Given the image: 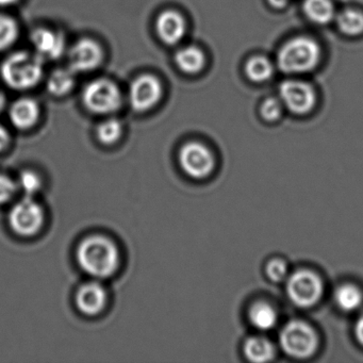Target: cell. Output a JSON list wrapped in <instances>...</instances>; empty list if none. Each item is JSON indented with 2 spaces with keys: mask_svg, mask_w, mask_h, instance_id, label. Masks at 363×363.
Instances as JSON below:
<instances>
[{
  "mask_svg": "<svg viewBox=\"0 0 363 363\" xmlns=\"http://www.w3.org/2000/svg\"><path fill=\"white\" fill-rule=\"evenodd\" d=\"M77 260L82 269L94 278L113 275L120 263L118 246L101 235L86 238L77 248Z\"/></svg>",
  "mask_w": 363,
  "mask_h": 363,
  "instance_id": "6da1fadb",
  "label": "cell"
},
{
  "mask_svg": "<svg viewBox=\"0 0 363 363\" xmlns=\"http://www.w3.org/2000/svg\"><path fill=\"white\" fill-rule=\"evenodd\" d=\"M0 75L10 88L28 90L37 86L43 76V58L38 54L14 52L4 61Z\"/></svg>",
  "mask_w": 363,
  "mask_h": 363,
  "instance_id": "7a4b0ae2",
  "label": "cell"
},
{
  "mask_svg": "<svg viewBox=\"0 0 363 363\" xmlns=\"http://www.w3.org/2000/svg\"><path fill=\"white\" fill-rule=\"evenodd\" d=\"M320 59L318 44L309 38L290 40L278 52V67L284 73L298 74L311 71Z\"/></svg>",
  "mask_w": 363,
  "mask_h": 363,
  "instance_id": "3957f363",
  "label": "cell"
},
{
  "mask_svg": "<svg viewBox=\"0 0 363 363\" xmlns=\"http://www.w3.org/2000/svg\"><path fill=\"white\" fill-rule=\"evenodd\" d=\"M282 350L295 358H308L315 352L318 345V335L307 323L292 320L280 333Z\"/></svg>",
  "mask_w": 363,
  "mask_h": 363,
  "instance_id": "277c9868",
  "label": "cell"
},
{
  "mask_svg": "<svg viewBox=\"0 0 363 363\" xmlns=\"http://www.w3.org/2000/svg\"><path fill=\"white\" fill-rule=\"evenodd\" d=\"M84 106L91 112L108 114L116 111L122 103L120 89L107 79H96L89 84L82 93Z\"/></svg>",
  "mask_w": 363,
  "mask_h": 363,
  "instance_id": "5b68a950",
  "label": "cell"
},
{
  "mask_svg": "<svg viewBox=\"0 0 363 363\" xmlns=\"http://www.w3.org/2000/svg\"><path fill=\"white\" fill-rule=\"evenodd\" d=\"M286 292L295 305L311 307L322 297V280L309 269H299L288 278Z\"/></svg>",
  "mask_w": 363,
  "mask_h": 363,
  "instance_id": "8992f818",
  "label": "cell"
},
{
  "mask_svg": "<svg viewBox=\"0 0 363 363\" xmlns=\"http://www.w3.org/2000/svg\"><path fill=\"white\" fill-rule=\"evenodd\" d=\"M44 210L42 206L33 199L26 196L12 208L9 214V223L14 233L23 237L35 235L43 226Z\"/></svg>",
  "mask_w": 363,
  "mask_h": 363,
  "instance_id": "52a82bcc",
  "label": "cell"
},
{
  "mask_svg": "<svg viewBox=\"0 0 363 363\" xmlns=\"http://www.w3.org/2000/svg\"><path fill=\"white\" fill-rule=\"evenodd\" d=\"M179 163L186 175L201 179L212 173L216 161L207 146L199 142H190L180 150Z\"/></svg>",
  "mask_w": 363,
  "mask_h": 363,
  "instance_id": "ba28073f",
  "label": "cell"
},
{
  "mask_svg": "<svg viewBox=\"0 0 363 363\" xmlns=\"http://www.w3.org/2000/svg\"><path fill=\"white\" fill-rule=\"evenodd\" d=\"M282 103L292 113L306 114L315 104V94L310 84L299 80H286L280 84Z\"/></svg>",
  "mask_w": 363,
  "mask_h": 363,
  "instance_id": "9c48e42d",
  "label": "cell"
},
{
  "mask_svg": "<svg viewBox=\"0 0 363 363\" xmlns=\"http://www.w3.org/2000/svg\"><path fill=\"white\" fill-rule=\"evenodd\" d=\"M162 94L160 82L155 76H140L131 84L129 101L135 111L143 112L154 107Z\"/></svg>",
  "mask_w": 363,
  "mask_h": 363,
  "instance_id": "30bf717a",
  "label": "cell"
},
{
  "mask_svg": "<svg viewBox=\"0 0 363 363\" xmlns=\"http://www.w3.org/2000/svg\"><path fill=\"white\" fill-rule=\"evenodd\" d=\"M103 60L101 46L91 39L79 40L69 52V69L74 73L93 71Z\"/></svg>",
  "mask_w": 363,
  "mask_h": 363,
  "instance_id": "8fae6325",
  "label": "cell"
},
{
  "mask_svg": "<svg viewBox=\"0 0 363 363\" xmlns=\"http://www.w3.org/2000/svg\"><path fill=\"white\" fill-rule=\"evenodd\" d=\"M107 291L99 281L82 284L76 294V303L80 311L88 315H95L103 311L107 305Z\"/></svg>",
  "mask_w": 363,
  "mask_h": 363,
  "instance_id": "7c38bea8",
  "label": "cell"
},
{
  "mask_svg": "<svg viewBox=\"0 0 363 363\" xmlns=\"http://www.w3.org/2000/svg\"><path fill=\"white\" fill-rule=\"evenodd\" d=\"M31 43L35 46V52L42 58H60L65 52V42L62 35L48 29L40 28L31 35Z\"/></svg>",
  "mask_w": 363,
  "mask_h": 363,
  "instance_id": "4fadbf2b",
  "label": "cell"
},
{
  "mask_svg": "<svg viewBox=\"0 0 363 363\" xmlns=\"http://www.w3.org/2000/svg\"><path fill=\"white\" fill-rule=\"evenodd\" d=\"M156 28L161 41L169 44V45H174L184 37V31H186V23L178 12L169 10V11L162 12L159 16Z\"/></svg>",
  "mask_w": 363,
  "mask_h": 363,
  "instance_id": "5bb4252c",
  "label": "cell"
},
{
  "mask_svg": "<svg viewBox=\"0 0 363 363\" xmlns=\"http://www.w3.org/2000/svg\"><path fill=\"white\" fill-rule=\"evenodd\" d=\"M40 109L33 99H21L10 108L12 124L18 129H28L39 120Z\"/></svg>",
  "mask_w": 363,
  "mask_h": 363,
  "instance_id": "9a60e30c",
  "label": "cell"
},
{
  "mask_svg": "<svg viewBox=\"0 0 363 363\" xmlns=\"http://www.w3.org/2000/svg\"><path fill=\"white\" fill-rule=\"evenodd\" d=\"M244 354L252 362H269L275 358L276 350L274 344L265 337H252L244 344Z\"/></svg>",
  "mask_w": 363,
  "mask_h": 363,
  "instance_id": "2e32d148",
  "label": "cell"
},
{
  "mask_svg": "<svg viewBox=\"0 0 363 363\" xmlns=\"http://www.w3.org/2000/svg\"><path fill=\"white\" fill-rule=\"evenodd\" d=\"M176 65L186 74H196L205 65V56L196 46H186L178 50L175 56Z\"/></svg>",
  "mask_w": 363,
  "mask_h": 363,
  "instance_id": "e0dca14e",
  "label": "cell"
},
{
  "mask_svg": "<svg viewBox=\"0 0 363 363\" xmlns=\"http://www.w3.org/2000/svg\"><path fill=\"white\" fill-rule=\"evenodd\" d=\"M248 316H250V323L260 330H269L277 323V312L274 309L273 306L265 301H258L252 305Z\"/></svg>",
  "mask_w": 363,
  "mask_h": 363,
  "instance_id": "ac0fdd59",
  "label": "cell"
},
{
  "mask_svg": "<svg viewBox=\"0 0 363 363\" xmlns=\"http://www.w3.org/2000/svg\"><path fill=\"white\" fill-rule=\"evenodd\" d=\"M303 11L316 24H327L335 16V6L331 0H305Z\"/></svg>",
  "mask_w": 363,
  "mask_h": 363,
  "instance_id": "d6986e66",
  "label": "cell"
},
{
  "mask_svg": "<svg viewBox=\"0 0 363 363\" xmlns=\"http://www.w3.org/2000/svg\"><path fill=\"white\" fill-rule=\"evenodd\" d=\"M335 301L343 311H354L362 305L363 294L354 284H343L335 290Z\"/></svg>",
  "mask_w": 363,
  "mask_h": 363,
  "instance_id": "ffe728a7",
  "label": "cell"
},
{
  "mask_svg": "<svg viewBox=\"0 0 363 363\" xmlns=\"http://www.w3.org/2000/svg\"><path fill=\"white\" fill-rule=\"evenodd\" d=\"M74 86H75V73L71 69H56L48 78V91L57 96L67 94Z\"/></svg>",
  "mask_w": 363,
  "mask_h": 363,
  "instance_id": "44dd1931",
  "label": "cell"
},
{
  "mask_svg": "<svg viewBox=\"0 0 363 363\" xmlns=\"http://www.w3.org/2000/svg\"><path fill=\"white\" fill-rule=\"evenodd\" d=\"M246 75L252 82H262L273 75V65L264 57L257 56L250 58L245 67Z\"/></svg>",
  "mask_w": 363,
  "mask_h": 363,
  "instance_id": "7402d4cb",
  "label": "cell"
},
{
  "mask_svg": "<svg viewBox=\"0 0 363 363\" xmlns=\"http://www.w3.org/2000/svg\"><path fill=\"white\" fill-rule=\"evenodd\" d=\"M337 26L346 35H360L363 33V14L354 10H344L337 16Z\"/></svg>",
  "mask_w": 363,
  "mask_h": 363,
  "instance_id": "603a6c76",
  "label": "cell"
},
{
  "mask_svg": "<svg viewBox=\"0 0 363 363\" xmlns=\"http://www.w3.org/2000/svg\"><path fill=\"white\" fill-rule=\"evenodd\" d=\"M18 35V27L16 21L5 14H0V52L13 45Z\"/></svg>",
  "mask_w": 363,
  "mask_h": 363,
  "instance_id": "cb8c5ba5",
  "label": "cell"
},
{
  "mask_svg": "<svg viewBox=\"0 0 363 363\" xmlns=\"http://www.w3.org/2000/svg\"><path fill=\"white\" fill-rule=\"evenodd\" d=\"M122 133V124L116 118L105 121L97 127V138L104 144L116 143L120 139Z\"/></svg>",
  "mask_w": 363,
  "mask_h": 363,
  "instance_id": "d4e9b609",
  "label": "cell"
},
{
  "mask_svg": "<svg viewBox=\"0 0 363 363\" xmlns=\"http://www.w3.org/2000/svg\"><path fill=\"white\" fill-rule=\"evenodd\" d=\"M18 188H20L26 196L33 197L41 190V178L35 172L24 171L18 178Z\"/></svg>",
  "mask_w": 363,
  "mask_h": 363,
  "instance_id": "484cf974",
  "label": "cell"
},
{
  "mask_svg": "<svg viewBox=\"0 0 363 363\" xmlns=\"http://www.w3.org/2000/svg\"><path fill=\"white\" fill-rule=\"evenodd\" d=\"M261 116L269 122L277 121L282 114V105L278 99H267L261 106Z\"/></svg>",
  "mask_w": 363,
  "mask_h": 363,
  "instance_id": "4316f807",
  "label": "cell"
},
{
  "mask_svg": "<svg viewBox=\"0 0 363 363\" xmlns=\"http://www.w3.org/2000/svg\"><path fill=\"white\" fill-rule=\"evenodd\" d=\"M267 274L273 281H282L288 275V265L284 260L274 259L267 263Z\"/></svg>",
  "mask_w": 363,
  "mask_h": 363,
  "instance_id": "83f0119b",
  "label": "cell"
},
{
  "mask_svg": "<svg viewBox=\"0 0 363 363\" xmlns=\"http://www.w3.org/2000/svg\"><path fill=\"white\" fill-rule=\"evenodd\" d=\"M18 190V184L11 178L0 175V203H7Z\"/></svg>",
  "mask_w": 363,
  "mask_h": 363,
  "instance_id": "f1b7e54d",
  "label": "cell"
},
{
  "mask_svg": "<svg viewBox=\"0 0 363 363\" xmlns=\"http://www.w3.org/2000/svg\"><path fill=\"white\" fill-rule=\"evenodd\" d=\"M354 333H356L357 340L363 345V312L357 320Z\"/></svg>",
  "mask_w": 363,
  "mask_h": 363,
  "instance_id": "f546056e",
  "label": "cell"
},
{
  "mask_svg": "<svg viewBox=\"0 0 363 363\" xmlns=\"http://www.w3.org/2000/svg\"><path fill=\"white\" fill-rule=\"evenodd\" d=\"M9 142V133L1 123H0V152L7 146Z\"/></svg>",
  "mask_w": 363,
  "mask_h": 363,
  "instance_id": "4dcf8cb0",
  "label": "cell"
},
{
  "mask_svg": "<svg viewBox=\"0 0 363 363\" xmlns=\"http://www.w3.org/2000/svg\"><path fill=\"white\" fill-rule=\"evenodd\" d=\"M269 4H271L273 7L275 8H284L288 5L289 0H269Z\"/></svg>",
  "mask_w": 363,
  "mask_h": 363,
  "instance_id": "1f68e13d",
  "label": "cell"
},
{
  "mask_svg": "<svg viewBox=\"0 0 363 363\" xmlns=\"http://www.w3.org/2000/svg\"><path fill=\"white\" fill-rule=\"evenodd\" d=\"M18 1V0H0V7H9Z\"/></svg>",
  "mask_w": 363,
  "mask_h": 363,
  "instance_id": "d6a6232c",
  "label": "cell"
},
{
  "mask_svg": "<svg viewBox=\"0 0 363 363\" xmlns=\"http://www.w3.org/2000/svg\"><path fill=\"white\" fill-rule=\"evenodd\" d=\"M5 107V96L3 94H0V111Z\"/></svg>",
  "mask_w": 363,
  "mask_h": 363,
  "instance_id": "836d02e7",
  "label": "cell"
}]
</instances>
